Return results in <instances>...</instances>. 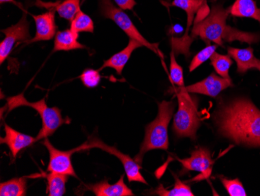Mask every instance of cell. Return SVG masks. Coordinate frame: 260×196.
<instances>
[{
  "instance_id": "cell-1",
  "label": "cell",
  "mask_w": 260,
  "mask_h": 196,
  "mask_svg": "<svg viewBox=\"0 0 260 196\" xmlns=\"http://www.w3.org/2000/svg\"><path fill=\"white\" fill-rule=\"evenodd\" d=\"M220 134L237 144L260 146V110L248 99H235L217 114Z\"/></svg>"
},
{
  "instance_id": "cell-2",
  "label": "cell",
  "mask_w": 260,
  "mask_h": 196,
  "mask_svg": "<svg viewBox=\"0 0 260 196\" xmlns=\"http://www.w3.org/2000/svg\"><path fill=\"white\" fill-rule=\"evenodd\" d=\"M229 10L220 4L212 6L210 14L201 21L194 24L190 38L192 41L199 37L207 45L210 42L223 46V42L240 41L249 45L260 41V35L257 33L242 32L227 25Z\"/></svg>"
},
{
  "instance_id": "cell-3",
  "label": "cell",
  "mask_w": 260,
  "mask_h": 196,
  "mask_svg": "<svg viewBox=\"0 0 260 196\" xmlns=\"http://www.w3.org/2000/svg\"><path fill=\"white\" fill-rule=\"evenodd\" d=\"M158 114L154 121L146 127L145 137L140 146V152L135 156L137 163L143 162L144 155L153 149L168 150L169 147V125L173 117L175 102L162 101L158 104Z\"/></svg>"
},
{
  "instance_id": "cell-4",
  "label": "cell",
  "mask_w": 260,
  "mask_h": 196,
  "mask_svg": "<svg viewBox=\"0 0 260 196\" xmlns=\"http://www.w3.org/2000/svg\"><path fill=\"white\" fill-rule=\"evenodd\" d=\"M175 91L179 108L174 116L172 130L179 137H190L191 139L195 140L201 122L199 116L198 102L185 90V86Z\"/></svg>"
},
{
  "instance_id": "cell-5",
  "label": "cell",
  "mask_w": 260,
  "mask_h": 196,
  "mask_svg": "<svg viewBox=\"0 0 260 196\" xmlns=\"http://www.w3.org/2000/svg\"><path fill=\"white\" fill-rule=\"evenodd\" d=\"M6 106L8 108V113L20 106H28L39 113L42 119V127L36 137L37 141L52 135L62 124L69 122L68 118H62L60 109L55 106L49 107L45 99L38 102H30L26 99L23 93L9 97Z\"/></svg>"
},
{
  "instance_id": "cell-6",
  "label": "cell",
  "mask_w": 260,
  "mask_h": 196,
  "mask_svg": "<svg viewBox=\"0 0 260 196\" xmlns=\"http://www.w3.org/2000/svg\"><path fill=\"white\" fill-rule=\"evenodd\" d=\"M101 14L105 18L113 20L117 25L119 26L129 39H135L143 45V46L148 48L150 50L158 54L162 57L161 52L158 49V44L150 43L139 32L131 19L124 12L121 8L114 6L111 0H100Z\"/></svg>"
},
{
  "instance_id": "cell-7",
  "label": "cell",
  "mask_w": 260,
  "mask_h": 196,
  "mask_svg": "<svg viewBox=\"0 0 260 196\" xmlns=\"http://www.w3.org/2000/svg\"><path fill=\"white\" fill-rule=\"evenodd\" d=\"M94 148L102 149L109 154L113 155L121 161V163H122L124 169H125V175H126L128 182L136 181V182L147 184V181L140 173L141 166L140 163H137L135 159H132L128 155L124 154L123 153L119 151L115 146H109L99 137H89V139L86 143L77 147V149H78V152H80L85 151V150L94 149Z\"/></svg>"
},
{
  "instance_id": "cell-8",
  "label": "cell",
  "mask_w": 260,
  "mask_h": 196,
  "mask_svg": "<svg viewBox=\"0 0 260 196\" xmlns=\"http://www.w3.org/2000/svg\"><path fill=\"white\" fill-rule=\"evenodd\" d=\"M202 5L201 0H173L172 6L182 9L187 14V27L185 35L180 39H172V51L175 53H182L188 57L190 55L189 46L192 42L190 36H188V32L191 26L193 24L195 16Z\"/></svg>"
},
{
  "instance_id": "cell-9",
  "label": "cell",
  "mask_w": 260,
  "mask_h": 196,
  "mask_svg": "<svg viewBox=\"0 0 260 196\" xmlns=\"http://www.w3.org/2000/svg\"><path fill=\"white\" fill-rule=\"evenodd\" d=\"M42 145L45 146L49 152V165L47 167L48 172L58 173V174L77 178V174L73 166L72 160H71L72 155L76 152H78L77 148L68 151L59 150L52 146L48 137L44 138Z\"/></svg>"
},
{
  "instance_id": "cell-10",
  "label": "cell",
  "mask_w": 260,
  "mask_h": 196,
  "mask_svg": "<svg viewBox=\"0 0 260 196\" xmlns=\"http://www.w3.org/2000/svg\"><path fill=\"white\" fill-rule=\"evenodd\" d=\"M2 32L5 35V39L0 43V64H4L14 46L18 42H26L30 39L29 23L26 14L23 15L17 24L2 30Z\"/></svg>"
},
{
  "instance_id": "cell-11",
  "label": "cell",
  "mask_w": 260,
  "mask_h": 196,
  "mask_svg": "<svg viewBox=\"0 0 260 196\" xmlns=\"http://www.w3.org/2000/svg\"><path fill=\"white\" fill-rule=\"evenodd\" d=\"M177 160L182 163L184 171H197L200 172V176L195 180L206 179L210 176L212 172V166L215 160L212 159L211 154L208 149L206 148L197 147L191 152V156L185 159H179L176 157Z\"/></svg>"
},
{
  "instance_id": "cell-12",
  "label": "cell",
  "mask_w": 260,
  "mask_h": 196,
  "mask_svg": "<svg viewBox=\"0 0 260 196\" xmlns=\"http://www.w3.org/2000/svg\"><path fill=\"white\" fill-rule=\"evenodd\" d=\"M233 86L231 78H223L212 73L204 80L185 87L189 93L205 95L210 97H217L220 92Z\"/></svg>"
},
{
  "instance_id": "cell-13",
  "label": "cell",
  "mask_w": 260,
  "mask_h": 196,
  "mask_svg": "<svg viewBox=\"0 0 260 196\" xmlns=\"http://www.w3.org/2000/svg\"><path fill=\"white\" fill-rule=\"evenodd\" d=\"M4 126H5L4 130H5L6 135L5 137H1L0 143L8 146L10 154L14 159L17 158V155L21 150L31 146L35 142H37L36 137H34L19 132L7 124Z\"/></svg>"
},
{
  "instance_id": "cell-14",
  "label": "cell",
  "mask_w": 260,
  "mask_h": 196,
  "mask_svg": "<svg viewBox=\"0 0 260 196\" xmlns=\"http://www.w3.org/2000/svg\"><path fill=\"white\" fill-rule=\"evenodd\" d=\"M36 25V33L35 37L26 42L27 44L41 41H49L53 39L56 35V24H55V13L52 10L40 15H33Z\"/></svg>"
},
{
  "instance_id": "cell-15",
  "label": "cell",
  "mask_w": 260,
  "mask_h": 196,
  "mask_svg": "<svg viewBox=\"0 0 260 196\" xmlns=\"http://www.w3.org/2000/svg\"><path fill=\"white\" fill-rule=\"evenodd\" d=\"M125 175H121L119 181L114 184L108 181H100L96 184H84V191H90L97 196H134L132 190L127 187L124 181Z\"/></svg>"
},
{
  "instance_id": "cell-16",
  "label": "cell",
  "mask_w": 260,
  "mask_h": 196,
  "mask_svg": "<svg viewBox=\"0 0 260 196\" xmlns=\"http://www.w3.org/2000/svg\"><path fill=\"white\" fill-rule=\"evenodd\" d=\"M228 52L237 64V71L239 74H245L250 69H256L260 71V60L255 57L252 48L237 49L229 47Z\"/></svg>"
},
{
  "instance_id": "cell-17",
  "label": "cell",
  "mask_w": 260,
  "mask_h": 196,
  "mask_svg": "<svg viewBox=\"0 0 260 196\" xmlns=\"http://www.w3.org/2000/svg\"><path fill=\"white\" fill-rule=\"evenodd\" d=\"M141 46H143V45L138 41L129 39L126 47L121 50L120 52H117L116 54L112 55L107 61H105L99 71H102V69L106 68V67H111L116 71L117 74L121 75L125 64H127L130 57L132 55L133 52Z\"/></svg>"
},
{
  "instance_id": "cell-18",
  "label": "cell",
  "mask_w": 260,
  "mask_h": 196,
  "mask_svg": "<svg viewBox=\"0 0 260 196\" xmlns=\"http://www.w3.org/2000/svg\"><path fill=\"white\" fill-rule=\"evenodd\" d=\"M78 36L79 34L75 33L71 29L58 32L55 35L54 52L86 49L85 45L77 41Z\"/></svg>"
},
{
  "instance_id": "cell-19",
  "label": "cell",
  "mask_w": 260,
  "mask_h": 196,
  "mask_svg": "<svg viewBox=\"0 0 260 196\" xmlns=\"http://www.w3.org/2000/svg\"><path fill=\"white\" fill-rule=\"evenodd\" d=\"M228 10L233 17H249L260 23V8L254 0H235Z\"/></svg>"
},
{
  "instance_id": "cell-20",
  "label": "cell",
  "mask_w": 260,
  "mask_h": 196,
  "mask_svg": "<svg viewBox=\"0 0 260 196\" xmlns=\"http://www.w3.org/2000/svg\"><path fill=\"white\" fill-rule=\"evenodd\" d=\"M47 180L46 193L49 196H62L66 193V184L69 175L55 172H49L45 175Z\"/></svg>"
},
{
  "instance_id": "cell-21",
  "label": "cell",
  "mask_w": 260,
  "mask_h": 196,
  "mask_svg": "<svg viewBox=\"0 0 260 196\" xmlns=\"http://www.w3.org/2000/svg\"><path fill=\"white\" fill-rule=\"evenodd\" d=\"M27 177L13 178L0 184L1 196H25L27 194Z\"/></svg>"
},
{
  "instance_id": "cell-22",
  "label": "cell",
  "mask_w": 260,
  "mask_h": 196,
  "mask_svg": "<svg viewBox=\"0 0 260 196\" xmlns=\"http://www.w3.org/2000/svg\"><path fill=\"white\" fill-rule=\"evenodd\" d=\"M175 178V184L172 189L166 190L163 184H160L156 189L153 191V194H158L160 196H194L195 194L191 190L188 184L182 182L177 175L172 174Z\"/></svg>"
},
{
  "instance_id": "cell-23",
  "label": "cell",
  "mask_w": 260,
  "mask_h": 196,
  "mask_svg": "<svg viewBox=\"0 0 260 196\" xmlns=\"http://www.w3.org/2000/svg\"><path fill=\"white\" fill-rule=\"evenodd\" d=\"M211 64L214 67L216 73L223 78H230L229 69L233 64L232 58L229 55H221L214 52L210 57Z\"/></svg>"
},
{
  "instance_id": "cell-24",
  "label": "cell",
  "mask_w": 260,
  "mask_h": 196,
  "mask_svg": "<svg viewBox=\"0 0 260 196\" xmlns=\"http://www.w3.org/2000/svg\"><path fill=\"white\" fill-rule=\"evenodd\" d=\"M70 29L77 34L80 32L93 33L94 30L93 20L88 15L80 10L74 20L71 21Z\"/></svg>"
},
{
  "instance_id": "cell-25",
  "label": "cell",
  "mask_w": 260,
  "mask_h": 196,
  "mask_svg": "<svg viewBox=\"0 0 260 196\" xmlns=\"http://www.w3.org/2000/svg\"><path fill=\"white\" fill-rule=\"evenodd\" d=\"M80 10V0H65L56 7L58 15L62 18L72 21Z\"/></svg>"
},
{
  "instance_id": "cell-26",
  "label": "cell",
  "mask_w": 260,
  "mask_h": 196,
  "mask_svg": "<svg viewBox=\"0 0 260 196\" xmlns=\"http://www.w3.org/2000/svg\"><path fill=\"white\" fill-rule=\"evenodd\" d=\"M219 179L231 196H246L247 193L242 182L238 178L229 179L225 177L219 176Z\"/></svg>"
},
{
  "instance_id": "cell-27",
  "label": "cell",
  "mask_w": 260,
  "mask_h": 196,
  "mask_svg": "<svg viewBox=\"0 0 260 196\" xmlns=\"http://www.w3.org/2000/svg\"><path fill=\"white\" fill-rule=\"evenodd\" d=\"M217 45H207L204 49L200 51L193 57L190 65H189V72L195 71L197 67H200L201 64H204L207 60L210 59V57L216 52Z\"/></svg>"
},
{
  "instance_id": "cell-28",
  "label": "cell",
  "mask_w": 260,
  "mask_h": 196,
  "mask_svg": "<svg viewBox=\"0 0 260 196\" xmlns=\"http://www.w3.org/2000/svg\"><path fill=\"white\" fill-rule=\"evenodd\" d=\"M170 79L174 84L179 87H184L183 70L177 63L175 52L172 51L170 54Z\"/></svg>"
},
{
  "instance_id": "cell-29",
  "label": "cell",
  "mask_w": 260,
  "mask_h": 196,
  "mask_svg": "<svg viewBox=\"0 0 260 196\" xmlns=\"http://www.w3.org/2000/svg\"><path fill=\"white\" fill-rule=\"evenodd\" d=\"M101 78L102 77L99 71L93 69H87L80 76L82 83L89 89L97 87L100 84Z\"/></svg>"
},
{
  "instance_id": "cell-30",
  "label": "cell",
  "mask_w": 260,
  "mask_h": 196,
  "mask_svg": "<svg viewBox=\"0 0 260 196\" xmlns=\"http://www.w3.org/2000/svg\"><path fill=\"white\" fill-rule=\"evenodd\" d=\"M201 1H202V5L197 12V17H195V20H194V24H197L204 20L210 12V7L207 4V0H201Z\"/></svg>"
},
{
  "instance_id": "cell-31",
  "label": "cell",
  "mask_w": 260,
  "mask_h": 196,
  "mask_svg": "<svg viewBox=\"0 0 260 196\" xmlns=\"http://www.w3.org/2000/svg\"><path fill=\"white\" fill-rule=\"evenodd\" d=\"M122 10H133L137 5L135 0H114Z\"/></svg>"
},
{
  "instance_id": "cell-32",
  "label": "cell",
  "mask_w": 260,
  "mask_h": 196,
  "mask_svg": "<svg viewBox=\"0 0 260 196\" xmlns=\"http://www.w3.org/2000/svg\"><path fill=\"white\" fill-rule=\"evenodd\" d=\"M12 1H13V0H0V3L4 4V3L12 2Z\"/></svg>"
}]
</instances>
